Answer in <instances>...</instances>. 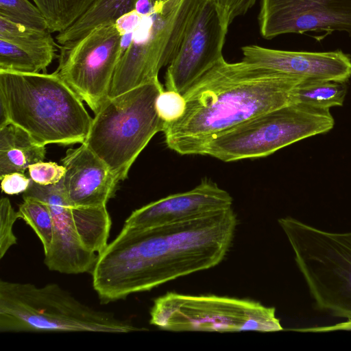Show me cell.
Segmentation results:
<instances>
[{"label": "cell", "instance_id": "cell-1", "mask_svg": "<svg viewBox=\"0 0 351 351\" xmlns=\"http://www.w3.org/2000/svg\"><path fill=\"white\" fill-rule=\"evenodd\" d=\"M237 225L230 207L166 226H123L98 254L91 271L93 287L101 302L107 304L212 268L223 260Z\"/></svg>", "mask_w": 351, "mask_h": 351}, {"label": "cell", "instance_id": "cell-2", "mask_svg": "<svg viewBox=\"0 0 351 351\" xmlns=\"http://www.w3.org/2000/svg\"><path fill=\"white\" fill-rule=\"evenodd\" d=\"M304 81L244 60L223 59L183 95L184 114L165 123L167 146L180 155H201L213 137L254 117L292 104Z\"/></svg>", "mask_w": 351, "mask_h": 351}, {"label": "cell", "instance_id": "cell-3", "mask_svg": "<svg viewBox=\"0 0 351 351\" xmlns=\"http://www.w3.org/2000/svg\"><path fill=\"white\" fill-rule=\"evenodd\" d=\"M0 125L12 123L38 144L83 143L93 118L82 99L55 71L0 70Z\"/></svg>", "mask_w": 351, "mask_h": 351}, {"label": "cell", "instance_id": "cell-4", "mask_svg": "<svg viewBox=\"0 0 351 351\" xmlns=\"http://www.w3.org/2000/svg\"><path fill=\"white\" fill-rule=\"evenodd\" d=\"M114 313L97 310L56 283L0 281V332H97L144 330Z\"/></svg>", "mask_w": 351, "mask_h": 351}, {"label": "cell", "instance_id": "cell-5", "mask_svg": "<svg viewBox=\"0 0 351 351\" xmlns=\"http://www.w3.org/2000/svg\"><path fill=\"white\" fill-rule=\"evenodd\" d=\"M159 80L108 99L93 118L83 142L101 158L118 180L129 170L153 136L162 132L156 101L163 90Z\"/></svg>", "mask_w": 351, "mask_h": 351}, {"label": "cell", "instance_id": "cell-6", "mask_svg": "<svg viewBox=\"0 0 351 351\" xmlns=\"http://www.w3.org/2000/svg\"><path fill=\"white\" fill-rule=\"evenodd\" d=\"M278 222L317 307L351 324V232H327L291 217Z\"/></svg>", "mask_w": 351, "mask_h": 351}, {"label": "cell", "instance_id": "cell-7", "mask_svg": "<svg viewBox=\"0 0 351 351\" xmlns=\"http://www.w3.org/2000/svg\"><path fill=\"white\" fill-rule=\"evenodd\" d=\"M205 0L156 1L123 52L109 93L114 97L158 79L161 68L176 56L187 30Z\"/></svg>", "mask_w": 351, "mask_h": 351}, {"label": "cell", "instance_id": "cell-8", "mask_svg": "<svg viewBox=\"0 0 351 351\" xmlns=\"http://www.w3.org/2000/svg\"><path fill=\"white\" fill-rule=\"evenodd\" d=\"M330 110L299 104L254 117L208 141L201 155L223 162L268 156L295 142L330 131Z\"/></svg>", "mask_w": 351, "mask_h": 351}, {"label": "cell", "instance_id": "cell-9", "mask_svg": "<svg viewBox=\"0 0 351 351\" xmlns=\"http://www.w3.org/2000/svg\"><path fill=\"white\" fill-rule=\"evenodd\" d=\"M149 323L169 331L282 330L274 307L235 298L168 292L154 300Z\"/></svg>", "mask_w": 351, "mask_h": 351}, {"label": "cell", "instance_id": "cell-10", "mask_svg": "<svg viewBox=\"0 0 351 351\" xmlns=\"http://www.w3.org/2000/svg\"><path fill=\"white\" fill-rule=\"evenodd\" d=\"M123 36L115 23L101 25L60 45L56 73L96 114L108 99Z\"/></svg>", "mask_w": 351, "mask_h": 351}, {"label": "cell", "instance_id": "cell-11", "mask_svg": "<svg viewBox=\"0 0 351 351\" xmlns=\"http://www.w3.org/2000/svg\"><path fill=\"white\" fill-rule=\"evenodd\" d=\"M229 25L211 0H205L165 73L167 90L182 95L221 61Z\"/></svg>", "mask_w": 351, "mask_h": 351}, {"label": "cell", "instance_id": "cell-12", "mask_svg": "<svg viewBox=\"0 0 351 351\" xmlns=\"http://www.w3.org/2000/svg\"><path fill=\"white\" fill-rule=\"evenodd\" d=\"M258 23L265 39L307 32L351 36V0H261Z\"/></svg>", "mask_w": 351, "mask_h": 351}, {"label": "cell", "instance_id": "cell-13", "mask_svg": "<svg viewBox=\"0 0 351 351\" xmlns=\"http://www.w3.org/2000/svg\"><path fill=\"white\" fill-rule=\"evenodd\" d=\"M23 197H33L45 202L52 215L53 241L44 258L47 268L64 274L91 273L98 254L88 250L80 240L62 180L47 186L31 180Z\"/></svg>", "mask_w": 351, "mask_h": 351}, {"label": "cell", "instance_id": "cell-14", "mask_svg": "<svg viewBox=\"0 0 351 351\" xmlns=\"http://www.w3.org/2000/svg\"><path fill=\"white\" fill-rule=\"evenodd\" d=\"M232 203L228 192L203 179L190 191L168 195L135 210L123 226L145 229L190 221L230 208Z\"/></svg>", "mask_w": 351, "mask_h": 351}, {"label": "cell", "instance_id": "cell-15", "mask_svg": "<svg viewBox=\"0 0 351 351\" xmlns=\"http://www.w3.org/2000/svg\"><path fill=\"white\" fill-rule=\"evenodd\" d=\"M241 51L245 62L304 81L346 83L351 78V56L341 50L287 51L250 45Z\"/></svg>", "mask_w": 351, "mask_h": 351}, {"label": "cell", "instance_id": "cell-16", "mask_svg": "<svg viewBox=\"0 0 351 351\" xmlns=\"http://www.w3.org/2000/svg\"><path fill=\"white\" fill-rule=\"evenodd\" d=\"M62 162V183L73 208L106 206L114 197L119 180L85 144L69 149Z\"/></svg>", "mask_w": 351, "mask_h": 351}, {"label": "cell", "instance_id": "cell-17", "mask_svg": "<svg viewBox=\"0 0 351 351\" xmlns=\"http://www.w3.org/2000/svg\"><path fill=\"white\" fill-rule=\"evenodd\" d=\"M45 146L37 143L24 130L12 123L0 125V179L5 175L25 171L43 161Z\"/></svg>", "mask_w": 351, "mask_h": 351}, {"label": "cell", "instance_id": "cell-18", "mask_svg": "<svg viewBox=\"0 0 351 351\" xmlns=\"http://www.w3.org/2000/svg\"><path fill=\"white\" fill-rule=\"evenodd\" d=\"M138 0H93L87 10L56 39L60 45L80 38L93 29L115 23L123 14L134 10Z\"/></svg>", "mask_w": 351, "mask_h": 351}, {"label": "cell", "instance_id": "cell-19", "mask_svg": "<svg viewBox=\"0 0 351 351\" xmlns=\"http://www.w3.org/2000/svg\"><path fill=\"white\" fill-rule=\"evenodd\" d=\"M0 39L24 49L47 66L56 56V44L49 29L25 26L0 16Z\"/></svg>", "mask_w": 351, "mask_h": 351}, {"label": "cell", "instance_id": "cell-20", "mask_svg": "<svg viewBox=\"0 0 351 351\" xmlns=\"http://www.w3.org/2000/svg\"><path fill=\"white\" fill-rule=\"evenodd\" d=\"M75 227L84 245L99 254L108 245L111 219L106 206L72 208Z\"/></svg>", "mask_w": 351, "mask_h": 351}, {"label": "cell", "instance_id": "cell-21", "mask_svg": "<svg viewBox=\"0 0 351 351\" xmlns=\"http://www.w3.org/2000/svg\"><path fill=\"white\" fill-rule=\"evenodd\" d=\"M347 93L346 83L328 81H302L296 87L292 104L330 110L341 106Z\"/></svg>", "mask_w": 351, "mask_h": 351}, {"label": "cell", "instance_id": "cell-22", "mask_svg": "<svg viewBox=\"0 0 351 351\" xmlns=\"http://www.w3.org/2000/svg\"><path fill=\"white\" fill-rule=\"evenodd\" d=\"M46 19L49 30L62 32L69 28L93 0H32Z\"/></svg>", "mask_w": 351, "mask_h": 351}, {"label": "cell", "instance_id": "cell-23", "mask_svg": "<svg viewBox=\"0 0 351 351\" xmlns=\"http://www.w3.org/2000/svg\"><path fill=\"white\" fill-rule=\"evenodd\" d=\"M19 212L23 219L36 232L40 239L44 254L49 250L53 234V218L48 206L33 197H23Z\"/></svg>", "mask_w": 351, "mask_h": 351}, {"label": "cell", "instance_id": "cell-24", "mask_svg": "<svg viewBox=\"0 0 351 351\" xmlns=\"http://www.w3.org/2000/svg\"><path fill=\"white\" fill-rule=\"evenodd\" d=\"M47 66L19 47L0 39V70L21 73H39Z\"/></svg>", "mask_w": 351, "mask_h": 351}, {"label": "cell", "instance_id": "cell-25", "mask_svg": "<svg viewBox=\"0 0 351 351\" xmlns=\"http://www.w3.org/2000/svg\"><path fill=\"white\" fill-rule=\"evenodd\" d=\"M0 16L25 26L49 29L43 13L29 0H0Z\"/></svg>", "mask_w": 351, "mask_h": 351}, {"label": "cell", "instance_id": "cell-26", "mask_svg": "<svg viewBox=\"0 0 351 351\" xmlns=\"http://www.w3.org/2000/svg\"><path fill=\"white\" fill-rule=\"evenodd\" d=\"M156 108L165 123H172L184 114L186 100L183 95L176 91L163 90L156 99Z\"/></svg>", "mask_w": 351, "mask_h": 351}, {"label": "cell", "instance_id": "cell-27", "mask_svg": "<svg viewBox=\"0 0 351 351\" xmlns=\"http://www.w3.org/2000/svg\"><path fill=\"white\" fill-rule=\"evenodd\" d=\"M17 219H21L19 211H15L10 201L2 197L0 201V258H3L8 250L16 243L12 228Z\"/></svg>", "mask_w": 351, "mask_h": 351}, {"label": "cell", "instance_id": "cell-28", "mask_svg": "<svg viewBox=\"0 0 351 351\" xmlns=\"http://www.w3.org/2000/svg\"><path fill=\"white\" fill-rule=\"evenodd\" d=\"M32 180L43 185H52L60 182L64 176L65 167L54 162H38L28 168Z\"/></svg>", "mask_w": 351, "mask_h": 351}, {"label": "cell", "instance_id": "cell-29", "mask_svg": "<svg viewBox=\"0 0 351 351\" xmlns=\"http://www.w3.org/2000/svg\"><path fill=\"white\" fill-rule=\"evenodd\" d=\"M221 15L230 25L237 17L245 14L256 3V0H211Z\"/></svg>", "mask_w": 351, "mask_h": 351}, {"label": "cell", "instance_id": "cell-30", "mask_svg": "<svg viewBox=\"0 0 351 351\" xmlns=\"http://www.w3.org/2000/svg\"><path fill=\"white\" fill-rule=\"evenodd\" d=\"M1 180V189L8 195L23 193L29 188L31 182V178L19 172L6 174Z\"/></svg>", "mask_w": 351, "mask_h": 351}, {"label": "cell", "instance_id": "cell-31", "mask_svg": "<svg viewBox=\"0 0 351 351\" xmlns=\"http://www.w3.org/2000/svg\"><path fill=\"white\" fill-rule=\"evenodd\" d=\"M143 16L138 14L135 10L129 12L115 22L119 32L124 36L133 34L143 20Z\"/></svg>", "mask_w": 351, "mask_h": 351}, {"label": "cell", "instance_id": "cell-32", "mask_svg": "<svg viewBox=\"0 0 351 351\" xmlns=\"http://www.w3.org/2000/svg\"><path fill=\"white\" fill-rule=\"evenodd\" d=\"M155 3L153 0H138L134 10L141 15L147 16L153 12Z\"/></svg>", "mask_w": 351, "mask_h": 351}, {"label": "cell", "instance_id": "cell-33", "mask_svg": "<svg viewBox=\"0 0 351 351\" xmlns=\"http://www.w3.org/2000/svg\"><path fill=\"white\" fill-rule=\"evenodd\" d=\"M154 1H165V0H153Z\"/></svg>", "mask_w": 351, "mask_h": 351}]
</instances>
